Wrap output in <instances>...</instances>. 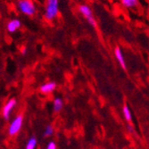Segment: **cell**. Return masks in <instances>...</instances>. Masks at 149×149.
<instances>
[{
	"label": "cell",
	"instance_id": "30bf717a",
	"mask_svg": "<svg viewBox=\"0 0 149 149\" xmlns=\"http://www.w3.org/2000/svg\"><path fill=\"white\" fill-rule=\"evenodd\" d=\"M63 102L62 100V98L60 97H56L54 100V103H53V107H54V111L55 112H60L63 108Z\"/></svg>",
	"mask_w": 149,
	"mask_h": 149
},
{
	"label": "cell",
	"instance_id": "9c48e42d",
	"mask_svg": "<svg viewBox=\"0 0 149 149\" xmlns=\"http://www.w3.org/2000/svg\"><path fill=\"white\" fill-rule=\"evenodd\" d=\"M120 3L125 8H134L139 5V0H120Z\"/></svg>",
	"mask_w": 149,
	"mask_h": 149
},
{
	"label": "cell",
	"instance_id": "8992f818",
	"mask_svg": "<svg viewBox=\"0 0 149 149\" xmlns=\"http://www.w3.org/2000/svg\"><path fill=\"white\" fill-rule=\"evenodd\" d=\"M21 25H22V23H21V22L18 19H13V20H11L6 24V30H7L8 32L13 33V32H15L20 28Z\"/></svg>",
	"mask_w": 149,
	"mask_h": 149
},
{
	"label": "cell",
	"instance_id": "3957f363",
	"mask_svg": "<svg viewBox=\"0 0 149 149\" xmlns=\"http://www.w3.org/2000/svg\"><path fill=\"white\" fill-rule=\"evenodd\" d=\"M79 12L87 19L88 22L92 27L96 28V27H97V22H96V19L94 18L93 12H92L91 8L88 6H87V5H81V6H79Z\"/></svg>",
	"mask_w": 149,
	"mask_h": 149
},
{
	"label": "cell",
	"instance_id": "4fadbf2b",
	"mask_svg": "<svg viewBox=\"0 0 149 149\" xmlns=\"http://www.w3.org/2000/svg\"><path fill=\"white\" fill-rule=\"evenodd\" d=\"M53 134H54V128H53V126L47 125L46 127V130H45V132H44V136L45 137H49V136H52Z\"/></svg>",
	"mask_w": 149,
	"mask_h": 149
},
{
	"label": "cell",
	"instance_id": "277c9868",
	"mask_svg": "<svg viewBox=\"0 0 149 149\" xmlns=\"http://www.w3.org/2000/svg\"><path fill=\"white\" fill-rule=\"evenodd\" d=\"M22 123H23V118L22 115H19L13 119L8 129V133L10 136H15V135H16L21 130L22 127Z\"/></svg>",
	"mask_w": 149,
	"mask_h": 149
},
{
	"label": "cell",
	"instance_id": "5b68a950",
	"mask_svg": "<svg viewBox=\"0 0 149 149\" xmlns=\"http://www.w3.org/2000/svg\"><path fill=\"white\" fill-rule=\"evenodd\" d=\"M15 105H16V100L15 98H11L6 103V104L4 105V108H3V117L5 120L10 119L11 112L13 108H15Z\"/></svg>",
	"mask_w": 149,
	"mask_h": 149
},
{
	"label": "cell",
	"instance_id": "6da1fadb",
	"mask_svg": "<svg viewBox=\"0 0 149 149\" xmlns=\"http://www.w3.org/2000/svg\"><path fill=\"white\" fill-rule=\"evenodd\" d=\"M59 13V0H47L44 17L47 21L55 19Z\"/></svg>",
	"mask_w": 149,
	"mask_h": 149
},
{
	"label": "cell",
	"instance_id": "5bb4252c",
	"mask_svg": "<svg viewBox=\"0 0 149 149\" xmlns=\"http://www.w3.org/2000/svg\"><path fill=\"white\" fill-rule=\"evenodd\" d=\"M46 149H56V143H55V142H53V141L49 142L48 145L47 146V148H46Z\"/></svg>",
	"mask_w": 149,
	"mask_h": 149
},
{
	"label": "cell",
	"instance_id": "2e32d148",
	"mask_svg": "<svg viewBox=\"0 0 149 149\" xmlns=\"http://www.w3.org/2000/svg\"><path fill=\"white\" fill-rule=\"evenodd\" d=\"M26 53H27V48L26 47H23L22 49V55H26Z\"/></svg>",
	"mask_w": 149,
	"mask_h": 149
},
{
	"label": "cell",
	"instance_id": "7a4b0ae2",
	"mask_svg": "<svg viewBox=\"0 0 149 149\" xmlns=\"http://www.w3.org/2000/svg\"><path fill=\"white\" fill-rule=\"evenodd\" d=\"M17 7L22 13L28 16H32L36 13V6L31 0H19Z\"/></svg>",
	"mask_w": 149,
	"mask_h": 149
},
{
	"label": "cell",
	"instance_id": "ba28073f",
	"mask_svg": "<svg viewBox=\"0 0 149 149\" xmlns=\"http://www.w3.org/2000/svg\"><path fill=\"white\" fill-rule=\"evenodd\" d=\"M114 55H115V57L117 59V61L119 62L120 65L123 67V69H126V63H125V60H124V57H123V54L121 52L120 48L119 47H116L115 49H114Z\"/></svg>",
	"mask_w": 149,
	"mask_h": 149
},
{
	"label": "cell",
	"instance_id": "52a82bcc",
	"mask_svg": "<svg viewBox=\"0 0 149 149\" xmlns=\"http://www.w3.org/2000/svg\"><path fill=\"white\" fill-rule=\"evenodd\" d=\"M56 83L54 82V81H49V82H47V83L41 85L39 90L43 94H48V93L53 92L56 89Z\"/></svg>",
	"mask_w": 149,
	"mask_h": 149
},
{
	"label": "cell",
	"instance_id": "9a60e30c",
	"mask_svg": "<svg viewBox=\"0 0 149 149\" xmlns=\"http://www.w3.org/2000/svg\"><path fill=\"white\" fill-rule=\"evenodd\" d=\"M127 129H128V130H129L130 133H134V129H133V127H132L131 125H129Z\"/></svg>",
	"mask_w": 149,
	"mask_h": 149
},
{
	"label": "cell",
	"instance_id": "8fae6325",
	"mask_svg": "<svg viewBox=\"0 0 149 149\" xmlns=\"http://www.w3.org/2000/svg\"><path fill=\"white\" fill-rule=\"evenodd\" d=\"M37 146V139L35 137L31 138L26 144V149H35Z\"/></svg>",
	"mask_w": 149,
	"mask_h": 149
},
{
	"label": "cell",
	"instance_id": "7c38bea8",
	"mask_svg": "<svg viewBox=\"0 0 149 149\" xmlns=\"http://www.w3.org/2000/svg\"><path fill=\"white\" fill-rule=\"evenodd\" d=\"M123 114H124V117H125V119H126L127 121H131V120H132L131 113H130V108L128 107L127 104H125L123 106Z\"/></svg>",
	"mask_w": 149,
	"mask_h": 149
}]
</instances>
